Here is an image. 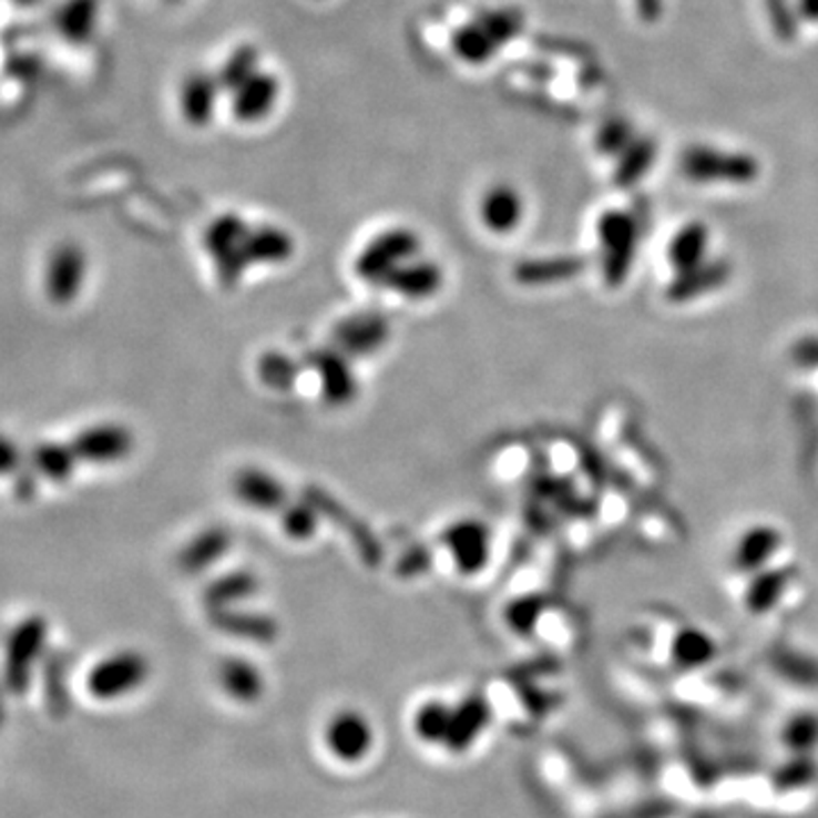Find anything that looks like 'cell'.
Listing matches in <instances>:
<instances>
[{"instance_id":"4fadbf2b","label":"cell","mask_w":818,"mask_h":818,"mask_svg":"<svg viewBox=\"0 0 818 818\" xmlns=\"http://www.w3.org/2000/svg\"><path fill=\"white\" fill-rule=\"evenodd\" d=\"M783 543V534L778 528L773 525H753L746 530L733 553L735 569L742 573H757L766 569V564L778 553Z\"/></svg>"},{"instance_id":"603a6c76","label":"cell","mask_w":818,"mask_h":818,"mask_svg":"<svg viewBox=\"0 0 818 818\" xmlns=\"http://www.w3.org/2000/svg\"><path fill=\"white\" fill-rule=\"evenodd\" d=\"M280 525L292 541H307L318 530V512L309 503H289L280 512Z\"/></svg>"},{"instance_id":"8fae6325","label":"cell","mask_w":818,"mask_h":818,"mask_svg":"<svg viewBox=\"0 0 818 818\" xmlns=\"http://www.w3.org/2000/svg\"><path fill=\"white\" fill-rule=\"evenodd\" d=\"M292 253L294 244L289 235L278 231V227L246 231L235 259V280H239L242 273L253 264H283L292 257Z\"/></svg>"},{"instance_id":"7402d4cb","label":"cell","mask_w":818,"mask_h":818,"mask_svg":"<svg viewBox=\"0 0 818 818\" xmlns=\"http://www.w3.org/2000/svg\"><path fill=\"white\" fill-rule=\"evenodd\" d=\"M714 653H716L714 642L705 632L694 630V627L677 632L675 642H673V657L679 666H685V668H696V666L707 664L714 657Z\"/></svg>"},{"instance_id":"7c38bea8","label":"cell","mask_w":818,"mask_h":818,"mask_svg":"<svg viewBox=\"0 0 818 818\" xmlns=\"http://www.w3.org/2000/svg\"><path fill=\"white\" fill-rule=\"evenodd\" d=\"M231 545H233L231 530L223 525H209L185 543V549H182L177 558L180 569L190 575L205 573L207 569H212L216 562H221L227 555Z\"/></svg>"},{"instance_id":"7a4b0ae2","label":"cell","mask_w":818,"mask_h":818,"mask_svg":"<svg viewBox=\"0 0 818 818\" xmlns=\"http://www.w3.org/2000/svg\"><path fill=\"white\" fill-rule=\"evenodd\" d=\"M78 462L94 467H114L127 460L134 450V434L116 421L94 423L80 430L71 443Z\"/></svg>"},{"instance_id":"f1b7e54d","label":"cell","mask_w":818,"mask_h":818,"mask_svg":"<svg viewBox=\"0 0 818 818\" xmlns=\"http://www.w3.org/2000/svg\"><path fill=\"white\" fill-rule=\"evenodd\" d=\"M19 467H21L19 446L8 434H0V478L12 476Z\"/></svg>"},{"instance_id":"e0dca14e","label":"cell","mask_w":818,"mask_h":818,"mask_svg":"<svg viewBox=\"0 0 818 818\" xmlns=\"http://www.w3.org/2000/svg\"><path fill=\"white\" fill-rule=\"evenodd\" d=\"M789 571L787 569H761L755 573L748 591L746 605L753 614H766L778 605L783 594L789 586Z\"/></svg>"},{"instance_id":"277c9868","label":"cell","mask_w":818,"mask_h":818,"mask_svg":"<svg viewBox=\"0 0 818 818\" xmlns=\"http://www.w3.org/2000/svg\"><path fill=\"white\" fill-rule=\"evenodd\" d=\"M599 242L603 246V270L610 287L625 283L634 250H636V225L627 214L610 212L599 221Z\"/></svg>"},{"instance_id":"83f0119b","label":"cell","mask_w":818,"mask_h":818,"mask_svg":"<svg viewBox=\"0 0 818 818\" xmlns=\"http://www.w3.org/2000/svg\"><path fill=\"white\" fill-rule=\"evenodd\" d=\"M811 776H814V766H811V761L800 759V761H794V764H789L787 768H783V770H780V776L776 778V783H778V787L789 789V787L805 785Z\"/></svg>"},{"instance_id":"d4e9b609","label":"cell","mask_w":818,"mask_h":818,"mask_svg":"<svg viewBox=\"0 0 818 818\" xmlns=\"http://www.w3.org/2000/svg\"><path fill=\"white\" fill-rule=\"evenodd\" d=\"M541 612H543V599H539V596H525V599L514 601L508 607L505 616H508V623L517 632H530L536 625Z\"/></svg>"},{"instance_id":"6da1fadb","label":"cell","mask_w":818,"mask_h":818,"mask_svg":"<svg viewBox=\"0 0 818 818\" xmlns=\"http://www.w3.org/2000/svg\"><path fill=\"white\" fill-rule=\"evenodd\" d=\"M419 250L421 239L412 231H407V227H391V231L378 235L359 250L352 264L355 276L369 285H382L387 276H391L400 264L417 257Z\"/></svg>"},{"instance_id":"ba28073f","label":"cell","mask_w":818,"mask_h":818,"mask_svg":"<svg viewBox=\"0 0 818 818\" xmlns=\"http://www.w3.org/2000/svg\"><path fill=\"white\" fill-rule=\"evenodd\" d=\"M443 280V268L437 262L417 255L400 264L380 287L405 300H428L441 292Z\"/></svg>"},{"instance_id":"3957f363","label":"cell","mask_w":818,"mask_h":818,"mask_svg":"<svg viewBox=\"0 0 818 818\" xmlns=\"http://www.w3.org/2000/svg\"><path fill=\"white\" fill-rule=\"evenodd\" d=\"M441 541L462 575H478L491 560V530L480 519H460L450 523Z\"/></svg>"},{"instance_id":"52a82bcc","label":"cell","mask_w":818,"mask_h":818,"mask_svg":"<svg viewBox=\"0 0 818 818\" xmlns=\"http://www.w3.org/2000/svg\"><path fill=\"white\" fill-rule=\"evenodd\" d=\"M233 493L242 505L262 514L283 512L289 505L285 482L259 467L239 469L233 478Z\"/></svg>"},{"instance_id":"ffe728a7","label":"cell","mask_w":818,"mask_h":818,"mask_svg":"<svg viewBox=\"0 0 818 818\" xmlns=\"http://www.w3.org/2000/svg\"><path fill=\"white\" fill-rule=\"evenodd\" d=\"M32 464H34L37 473L43 480L55 482V484H64L67 480H71V476H73V471L80 462H78L71 446L41 443L32 452Z\"/></svg>"},{"instance_id":"9a60e30c","label":"cell","mask_w":818,"mask_h":818,"mask_svg":"<svg viewBox=\"0 0 818 818\" xmlns=\"http://www.w3.org/2000/svg\"><path fill=\"white\" fill-rule=\"evenodd\" d=\"M480 218L493 235H508L517 231L523 218L521 196L512 187H493L480 203Z\"/></svg>"},{"instance_id":"cb8c5ba5","label":"cell","mask_w":818,"mask_h":818,"mask_svg":"<svg viewBox=\"0 0 818 818\" xmlns=\"http://www.w3.org/2000/svg\"><path fill=\"white\" fill-rule=\"evenodd\" d=\"M223 682L225 687L235 694L253 696L259 687V675L257 671L246 662H227L223 666Z\"/></svg>"},{"instance_id":"9c48e42d","label":"cell","mask_w":818,"mask_h":818,"mask_svg":"<svg viewBox=\"0 0 818 818\" xmlns=\"http://www.w3.org/2000/svg\"><path fill=\"white\" fill-rule=\"evenodd\" d=\"M311 367L318 376V385H321L324 400L333 407L350 405L357 396V378L350 367L348 357L333 348L316 350L311 355Z\"/></svg>"},{"instance_id":"44dd1931","label":"cell","mask_w":818,"mask_h":818,"mask_svg":"<svg viewBox=\"0 0 818 818\" xmlns=\"http://www.w3.org/2000/svg\"><path fill=\"white\" fill-rule=\"evenodd\" d=\"M257 376L273 391H289L300 376V364L283 350H268L257 361Z\"/></svg>"},{"instance_id":"ac0fdd59","label":"cell","mask_w":818,"mask_h":818,"mask_svg":"<svg viewBox=\"0 0 818 818\" xmlns=\"http://www.w3.org/2000/svg\"><path fill=\"white\" fill-rule=\"evenodd\" d=\"M582 262L575 257H560V259H534L523 262L517 268V280L521 285L539 287V285H553L562 280L575 278L582 270Z\"/></svg>"},{"instance_id":"5bb4252c","label":"cell","mask_w":818,"mask_h":818,"mask_svg":"<svg viewBox=\"0 0 818 818\" xmlns=\"http://www.w3.org/2000/svg\"><path fill=\"white\" fill-rule=\"evenodd\" d=\"M727 276H730V268L720 262H705L692 270H682L675 273V280L668 285L666 298L673 303H689L696 300L705 294H712L714 289H718Z\"/></svg>"},{"instance_id":"d6986e66","label":"cell","mask_w":818,"mask_h":818,"mask_svg":"<svg viewBox=\"0 0 818 818\" xmlns=\"http://www.w3.org/2000/svg\"><path fill=\"white\" fill-rule=\"evenodd\" d=\"M255 591H257V577L250 571L239 569V571H231V573H223L221 577H216L205 591V601L207 605L216 610H225L235 603L246 601L248 596L255 594Z\"/></svg>"},{"instance_id":"5b68a950","label":"cell","mask_w":818,"mask_h":818,"mask_svg":"<svg viewBox=\"0 0 818 818\" xmlns=\"http://www.w3.org/2000/svg\"><path fill=\"white\" fill-rule=\"evenodd\" d=\"M86 280V257L78 246H60L43 268V296L55 307L73 305Z\"/></svg>"},{"instance_id":"484cf974","label":"cell","mask_w":818,"mask_h":818,"mask_svg":"<svg viewBox=\"0 0 818 818\" xmlns=\"http://www.w3.org/2000/svg\"><path fill=\"white\" fill-rule=\"evenodd\" d=\"M785 739L796 750L811 748L818 742V716H814V714L796 716L787 727Z\"/></svg>"},{"instance_id":"30bf717a","label":"cell","mask_w":818,"mask_h":818,"mask_svg":"<svg viewBox=\"0 0 818 818\" xmlns=\"http://www.w3.org/2000/svg\"><path fill=\"white\" fill-rule=\"evenodd\" d=\"M146 659L136 653H116L103 659L89 675V687L99 696H119L146 677Z\"/></svg>"},{"instance_id":"2e32d148","label":"cell","mask_w":818,"mask_h":818,"mask_svg":"<svg viewBox=\"0 0 818 818\" xmlns=\"http://www.w3.org/2000/svg\"><path fill=\"white\" fill-rule=\"evenodd\" d=\"M709 246V233L703 223H689L671 239L668 262L675 273L692 270L705 264V253Z\"/></svg>"},{"instance_id":"4316f807","label":"cell","mask_w":818,"mask_h":818,"mask_svg":"<svg viewBox=\"0 0 818 818\" xmlns=\"http://www.w3.org/2000/svg\"><path fill=\"white\" fill-rule=\"evenodd\" d=\"M359 718L355 716H341L337 723H335V746L339 750H344L346 755H355L357 750H361V739H367V730H361Z\"/></svg>"},{"instance_id":"8992f818","label":"cell","mask_w":818,"mask_h":818,"mask_svg":"<svg viewBox=\"0 0 818 818\" xmlns=\"http://www.w3.org/2000/svg\"><path fill=\"white\" fill-rule=\"evenodd\" d=\"M391 335L389 321L378 311H359L346 316L335 328V348L346 357H369L385 348Z\"/></svg>"}]
</instances>
